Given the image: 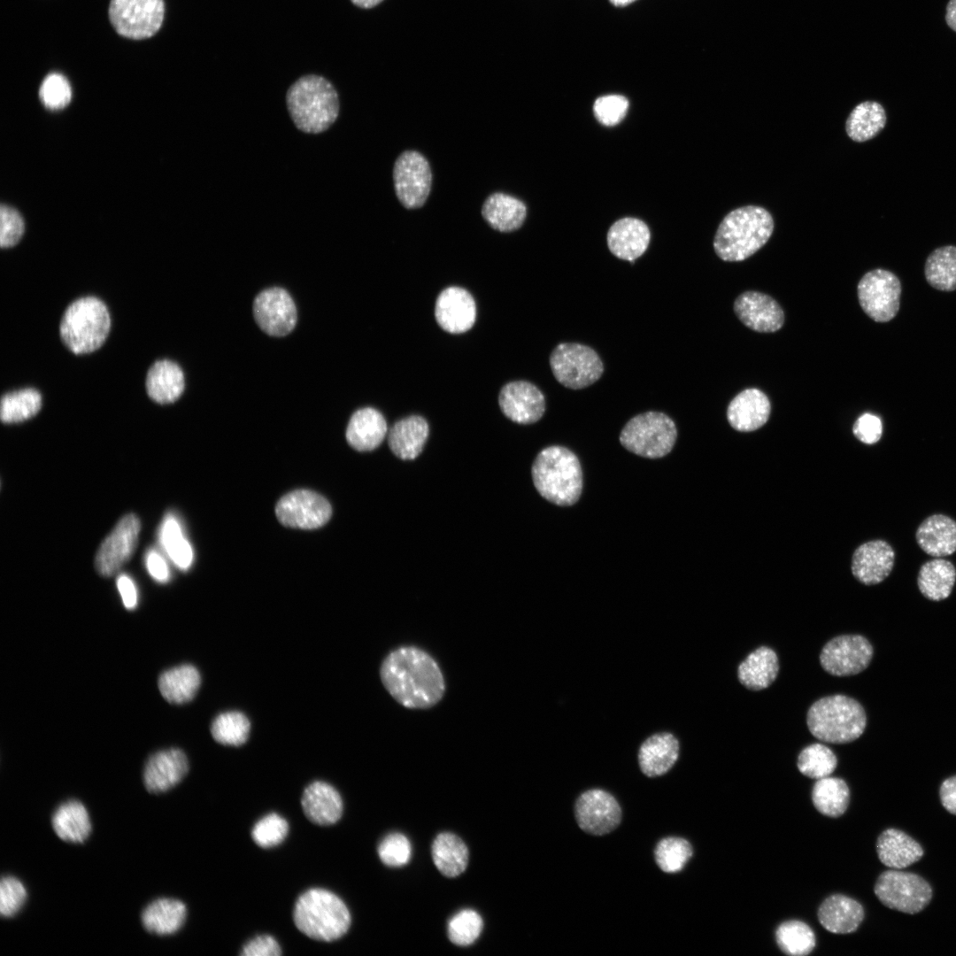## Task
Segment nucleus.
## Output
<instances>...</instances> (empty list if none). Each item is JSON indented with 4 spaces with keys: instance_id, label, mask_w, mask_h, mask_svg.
<instances>
[{
    "instance_id": "1",
    "label": "nucleus",
    "mask_w": 956,
    "mask_h": 956,
    "mask_svg": "<svg viewBox=\"0 0 956 956\" xmlns=\"http://www.w3.org/2000/svg\"><path fill=\"white\" fill-rule=\"evenodd\" d=\"M381 681L389 695L409 709L436 705L445 692L443 672L435 659L413 645L400 646L384 658Z\"/></svg>"
},
{
    "instance_id": "2",
    "label": "nucleus",
    "mask_w": 956,
    "mask_h": 956,
    "mask_svg": "<svg viewBox=\"0 0 956 956\" xmlns=\"http://www.w3.org/2000/svg\"><path fill=\"white\" fill-rule=\"evenodd\" d=\"M774 226L771 213L764 207L745 205L734 209L716 230L714 251L724 261H743L767 243Z\"/></svg>"
},
{
    "instance_id": "3",
    "label": "nucleus",
    "mask_w": 956,
    "mask_h": 956,
    "mask_svg": "<svg viewBox=\"0 0 956 956\" xmlns=\"http://www.w3.org/2000/svg\"><path fill=\"white\" fill-rule=\"evenodd\" d=\"M286 104L296 127L306 134L327 131L339 115V96L323 76L306 74L290 85Z\"/></svg>"
},
{
    "instance_id": "4",
    "label": "nucleus",
    "mask_w": 956,
    "mask_h": 956,
    "mask_svg": "<svg viewBox=\"0 0 956 956\" xmlns=\"http://www.w3.org/2000/svg\"><path fill=\"white\" fill-rule=\"evenodd\" d=\"M537 492L559 505L575 504L582 490V471L577 456L563 446H549L536 457L531 467Z\"/></svg>"
},
{
    "instance_id": "5",
    "label": "nucleus",
    "mask_w": 956,
    "mask_h": 956,
    "mask_svg": "<svg viewBox=\"0 0 956 956\" xmlns=\"http://www.w3.org/2000/svg\"><path fill=\"white\" fill-rule=\"evenodd\" d=\"M293 920L307 937L330 942L342 937L351 926V914L335 893L320 888L305 891L296 901Z\"/></svg>"
},
{
    "instance_id": "6",
    "label": "nucleus",
    "mask_w": 956,
    "mask_h": 956,
    "mask_svg": "<svg viewBox=\"0 0 956 956\" xmlns=\"http://www.w3.org/2000/svg\"><path fill=\"white\" fill-rule=\"evenodd\" d=\"M806 723L811 734L821 742L846 744L863 734L867 715L854 698L832 695L818 699L810 706Z\"/></svg>"
},
{
    "instance_id": "7",
    "label": "nucleus",
    "mask_w": 956,
    "mask_h": 956,
    "mask_svg": "<svg viewBox=\"0 0 956 956\" xmlns=\"http://www.w3.org/2000/svg\"><path fill=\"white\" fill-rule=\"evenodd\" d=\"M110 329L108 308L96 297H84L71 303L59 325L63 343L75 354H87L99 349Z\"/></svg>"
},
{
    "instance_id": "8",
    "label": "nucleus",
    "mask_w": 956,
    "mask_h": 956,
    "mask_svg": "<svg viewBox=\"0 0 956 956\" xmlns=\"http://www.w3.org/2000/svg\"><path fill=\"white\" fill-rule=\"evenodd\" d=\"M673 420L661 412L649 411L631 418L623 427L620 442L628 451L647 459L668 454L676 441Z\"/></svg>"
},
{
    "instance_id": "9",
    "label": "nucleus",
    "mask_w": 956,
    "mask_h": 956,
    "mask_svg": "<svg viewBox=\"0 0 956 956\" xmlns=\"http://www.w3.org/2000/svg\"><path fill=\"white\" fill-rule=\"evenodd\" d=\"M555 379L563 386L581 389L596 382L604 373L598 354L590 346L578 343H561L550 356Z\"/></svg>"
},
{
    "instance_id": "10",
    "label": "nucleus",
    "mask_w": 956,
    "mask_h": 956,
    "mask_svg": "<svg viewBox=\"0 0 956 956\" xmlns=\"http://www.w3.org/2000/svg\"><path fill=\"white\" fill-rule=\"evenodd\" d=\"M874 891L885 906L910 914L923 910L933 894L931 886L921 876L892 868L878 876Z\"/></svg>"
},
{
    "instance_id": "11",
    "label": "nucleus",
    "mask_w": 956,
    "mask_h": 956,
    "mask_svg": "<svg viewBox=\"0 0 956 956\" xmlns=\"http://www.w3.org/2000/svg\"><path fill=\"white\" fill-rule=\"evenodd\" d=\"M109 19L121 36L143 40L154 35L165 15L164 0H111Z\"/></svg>"
},
{
    "instance_id": "12",
    "label": "nucleus",
    "mask_w": 956,
    "mask_h": 956,
    "mask_svg": "<svg viewBox=\"0 0 956 956\" xmlns=\"http://www.w3.org/2000/svg\"><path fill=\"white\" fill-rule=\"evenodd\" d=\"M901 283L892 272L877 268L866 273L857 287L859 303L864 312L876 322L895 318L900 306Z\"/></svg>"
},
{
    "instance_id": "13",
    "label": "nucleus",
    "mask_w": 956,
    "mask_h": 956,
    "mask_svg": "<svg viewBox=\"0 0 956 956\" xmlns=\"http://www.w3.org/2000/svg\"><path fill=\"white\" fill-rule=\"evenodd\" d=\"M396 196L406 209L420 208L431 190L432 172L428 159L419 151L405 150L393 166Z\"/></svg>"
},
{
    "instance_id": "14",
    "label": "nucleus",
    "mask_w": 956,
    "mask_h": 956,
    "mask_svg": "<svg viewBox=\"0 0 956 956\" xmlns=\"http://www.w3.org/2000/svg\"><path fill=\"white\" fill-rule=\"evenodd\" d=\"M873 646L860 635L834 637L822 648L820 662L822 668L836 676H849L864 671L873 658Z\"/></svg>"
},
{
    "instance_id": "15",
    "label": "nucleus",
    "mask_w": 956,
    "mask_h": 956,
    "mask_svg": "<svg viewBox=\"0 0 956 956\" xmlns=\"http://www.w3.org/2000/svg\"><path fill=\"white\" fill-rule=\"evenodd\" d=\"M275 513L284 526L313 529L328 522L332 508L328 501L320 494L308 490H297L286 494L278 501Z\"/></svg>"
},
{
    "instance_id": "16",
    "label": "nucleus",
    "mask_w": 956,
    "mask_h": 956,
    "mask_svg": "<svg viewBox=\"0 0 956 956\" xmlns=\"http://www.w3.org/2000/svg\"><path fill=\"white\" fill-rule=\"evenodd\" d=\"M253 315L258 327L272 336H284L295 328L297 319L294 300L287 290L272 287L262 290L253 302Z\"/></svg>"
},
{
    "instance_id": "17",
    "label": "nucleus",
    "mask_w": 956,
    "mask_h": 956,
    "mask_svg": "<svg viewBox=\"0 0 956 956\" xmlns=\"http://www.w3.org/2000/svg\"><path fill=\"white\" fill-rule=\"evenodd\" d=\"M578 826L586 833L602 836L614 830L621 821V809L614 797L600 789L582 793L574 806Z\"/></svg>"
},
{
    "instance_id": "18",
    "label": "nucleus",
    "mask_w": 956,
    "mask_h": 956,
    "mask_svg": "<svg viewBox=\"0 0 956 956\" xmlns=\"http://www.w3.org/2000/svg\"><path fill=\"white\" fill-rule=\"evenodd\" d=\"M140 529V520L134 513L120 520L96 555L95 566L101 575L115 574L129 560L136 547Z\"/></svg>"
},
{
    "instance_id": "19",
    "label": "nucleus",
    "mask_w": 956,
    "mask_h": 956,
    "mask_svg": "<svg viewBox=\"0 0 956 956\" xmlns=\"http://www.w3.org/2000/svg\"><path fill=\"white\" fill-rule=\"evenodd\" d=\"M498 404L502 412L518 424L538 421L545 412V398L542 391L527 381L505 384L500 390Z\"/></svg>"
},
{
    "instance_id": "20",
    "label": "nucleus",
    "mask_w": 956,
    "mask_h": 956,
    "mask_svg": "<svg viewBox=\"0 0 956 956\" xmlns=\"http://www.w3.org/2000/svg\"><path fill=\"white\" fill-rule=\"evenodd\" d=\"M734 312L744 325L756 332H775L784 323V312L779 304L758 291L739 295L734 302Z\"/></svg>"
},
{
    "instance_id": "21",
    "label": "nucleus",
    "mask_w": 956,
    "mask_h": 956,
    "mask_svg": "<svg viewBox=\"0 0 956 956\" xmlns=\"http://www.w3.org/2000/svg\"><path fill=\"white\" fill-rule=\"evenodd\" d=\"M435 317L439 326L451 334L469 330L475 321L476 306L472 295L460 287H449L438 296Z\"/></svg>"
},
{
    "instance_id": "22",
    "label": "nucleus",
    "mask_w": 956,
    "mask_h": 956,
    "mask_svg": "<svg viewBox=\"0 0 956 956\" xmlns=\"http://www.w3.org/2000/svg\"><path fill=\"white\" fill-rule=\"evenodd\" d=\"M895 552L884 540H872L860 545L852 559L853 576L865 585L884 581L892 571Z\"/></svg>"
},
{
    "instance_id": "23",
    "label": "nucleus",
    "mask_w": 956,
    "mask_h": 956,
    "mask_svg": "<svg viewBox=\"0 0 956 956\" xmlns=\"http://www.w3.org/2000/svg\"><path fill=\"white\" fill-rule=\"evenodd\" d=\"M189 761L185 753L177 748L159 751L147 760L143 783L150 793H163L176 786L187 775Z\"/></svg>"
},
{
    "instance_id": "24",
    "label": "nucleus",
    "mask_w": 956,
    "mask_h": 956,
    "mask_svg": "<svg viewBox=\"0 0 956 956\" xmlns=\"http://www.w3.org/2000/svg\"><path fill=\"white\" fill-rule=\"evenodd\" d=\"M771 405L767 395L756 388L738 393L729 403L727 418L729 425L740 432H751L767 421Z\"/></svg>"
},
{
    "instance_id": "25",
    "label": "nucleus",
    "mask_w": 956,
    "mask_h": 956,
    "mask_svg": "<svg viewBox=\"0 0 956 956\" xmlns=\"http://www.w3.org/2000/svg\"><path fill=\"white\" fill-rule=\"evenodd\" d=\"M679 753L680 744L673 733L657 732L648 736L639 746L638 764L646 776H660L673 767Z\"/></svg>"
},
{
    "instance_id": "26",
    "label": "nucleus",
    "mask_w": 956,
    "mask_h": 956,
    "mask_svg": "<svg viewBox=\"0 0 956 956\" xmlns=\"http://www.w3.org/2000/svg\"><path fill=\"white\" fill-rule=\"evenodd\" d=\"M650 230L640 220L624 218L612 225L607 234V245L617 258L634 262L646 251Z\"/></svg>"
},
{
    "instance_id": "27",
    "label": "nucleus",
    "mask_w": 956,
    "mask_h": 956,
    "mask_svg": "<svg viewBox=\"0 0 956 956\" xmlns=\"http://www.w3.org/2000/svg\"><path fill=\"white\" fill-rule=\"evenodd\" d=\"M301 805L305 816L317 825H332L343 813V800L339 792L322 781H315L305 789Z\"/></svg>"
},
{
    "instance_id": "28",
    "label": "nucleus",
    "mask_w": 956,
    "mask_h": 956,
    "mask_svg": "<svg viewBox=\"0 0 956 956\" xmlns=\"http://www.w3.org/2000/svg\"><path fill=\"white\" fill-rule=\"evenodd\" d=\"M915 539L928 555L942 558L956 551V521L944 514L927 517L917 528Z\"/></svg>"
},
{
    "instance_id": "29",
    "label": "nucleus",
    "mask_w": 956,
    "mask_h": 956,
    "mask_svg": "<svg viewBox=\"0 0 956 956\" xmlns=\"http://www.w3.org/2000/svg\"><path fill=\"white\" fill-rule=\"evenodd\" d=\"M429 434L426 420L411 415L397 420L388 432V444L392 453L403 460L416 459L423 451Z\"/></svg>"
},
{
    "instance_id": "30",
    "label": "nucleus",
    "mask_w": 956,
    "mask_h": 956,
    "mask_svg": "<svg viewBox=\"0 0 956 956\" xmlns=\"http://www.w3.org/2000/svg\"><path fill=\"white\" fill-rule=\"evenodd\" d=\"M863 918L862 906L855 899L841 894L829 896L818 909L820 923L835 934L856 931Z\"/></svg>"
},
{
    "instance_id": "31",
    "label": "nucleus",
    "mask_w": 956,
    "mask_h": 956,
    "mask_svg": "<svg viewBox=\"0 0 956 956\" xmlns=\"http://www.w3.org/2000/svg\"><path fill=\"white\" fill-rule=\"evenodd\" d=\"M388 435V426L383 415L376 409L365 407L356 411L351 417L346 440L356 451H369L377 448Z\"/></svg>"
},
{
    "instance_id": "32",
    "label": "nucleus",
    "mask_w": 956,
    "mask_h": 956,
    "mask_svg": "<svg viewBox=\"0 0 956 956\" xmlns=\"http://www.w3.org/2000/svg\"><path fill=\"white\" fill-rule=\"evenodd\" d=\"M185 378L181 366L171 360L162 359L154 362L149 368L145 379L148 396L158 404L175 402L183 393Z\"/></svg>"
},
{
    "instance_id": "33",
    "label": "nucleus",
    "mask_w": 956,
    "mask_h": 956,
    "mask_svg": "<svg viewBox=\"0 0 956 956\" xmlns=\"http://www.w3.org/2000/svg\"><path fill=\"white\" fill-rule=\"evenodd\" d=\"M876 852L880 861L892 869H902L920 860L923 849L910 836L897 829L883 831L877 838Z\"/></svg>"
},
{
    "instance_id": "34",
    "label": "nucleus",
    "mask_w": 956,
    "mask_h": 956,
    "mask_svg": "<svg viewBox=\"0 0 956 956\" xmlns=\"http://www.w3.org/2000/svg\"><path fill=\"white\" fill-rule=\"evenodd\" d=\"M482 216L493 229L509 233L522 226L527 207L522 201L511 195L495 192L483 202Z\"/></svg>"
},
{
    "instance_id": "35",
    "label": "nucleus",
    "mask_w": 956,
    "mask_h": 956,
    "mask_svg": "<svg viewBox=\"0 0 956 956\" xmlns=\"http://www.w3.org/2000/svg\"><path fill=\"white\" fill-rule=\"evenodd\" d=\"M779 671L778 658L774 650L760 646L751 652L737 668L739 682L751 690L767 688Z\"/></svg>"
},
{
    "instance_id": "36",
    "label": "nucleus",
    "mask_w": 956,
    "mask_h": 956,
    "mask_svg": "<svg viewBox=\"0 0 956 956\" xmlns=\"http://www.w3.org/2000/svg\"><path fill=\"white\" fill-rule=\"evenodd\" d=\"M51 824L61 840L73 844L83 843L92 829L87 808L81 802L74 799L62 803L55 810Z\"/></svg>"
},
{
    "instance_id": "37",
    "label": "nucleus",
    "mask_w": 956,
    "mask_h": 956,
    "mask_svg": "<svg viewBox=\"0 0 956 956\" xmlns=\"http://www.w3.org/2000/svg\"><path fill=\"white\" fill-rule=\"evenodd\" d=\"M186 915L187 908L183 902L174 898H158L143 909L142 923L150 933L168 936L182 927Z\"/></svg>"
},
{
    "instance_id": "38",
    "label": "nucleus",
    "mask_w": 956,
    "mask_h": 956,
    "mask_svg": "<svg viewBox=\"0 0 956 956\" xmlns=\"http://www.w3.org/2000/svg\"><path fill=\"white\" fill-rule=\"evenodd\" d=\"M956 582L954 565L937 558L921 565L917 577L920 592L931 601H942L952 593Z\"/></svg>"
},
{
    "instance_id": "39",
    "label": "nucleus",
    "mask_w": 956,
    "mask_h": 956,
    "mask_svg": "<svg viewBox=\"0 0 956 956\" xmlns=\"http://www.w3.org/2000/svg\"><path fill=\"white\" fill-rule=\"evenodd\" d=\"M158 683L159 691L166 701L181 705L191 701L196 696L201 676L194 666L184 664L163 672Z\"/></svg>"
},
{
    "instance_id": "40",
    "label": "nucleus",
    "mask_w": 956,
    "mask_h": 956,
    "mask_svg": "<svg viewBox=\"0 0 956 956\" xmlns=\"http://www.w3.org/2000/svg\"><path fill=\"white\" fill-rule=\"evenodd\" d=\"M886 122V112L880 103L864 101L850 112L845 121V131L852 141L863 143L875 138L884 128Z\"/></svg>"
},
{
    "instance_id": "41",
    "label": "nucleus",
    "mask_w": 956,
    "mask_h": 956,
    "mask_svg": "<svg viewBox=\"0 0 956 956\" xmlns=\"http://www.w3.org/2000/svg\"><path fill=\"white\" fill-rule=\"evenodd\" d=\"M432 858L437 869L447 877H455L465 871L468 863V850L457 835L443 832L432 844Z\"/></svg>"
},
{
    "instance_id": "42",
    "label": "nucleus",
    "mask_w": 956,
    "mask_h": 956,
    "mask_svg": "<svg viewBox=\"0 0 956 956\" xmlns=\"http://www.w3.org/2000/svg\"><path fill=\"white\" fill-rule=\"evenodd\" d=\"M849 799L848 785L841 778L827 776L813 784V804L821 814L832 818L841 816L848 807Z\"/></svg>"
},
{
    "instance_id": "43",
    "label": "nucleus",
    "mask_w": 956,
    "mask_h": 956,
    "mask_svg": "<svg viewBox=\"0 0 956 956\" xmlns=\"http://www.w3.org/2000/svg\"><path fill=\"white\" fill-rule=\"evenodd\" d=\"M927 282L936 289H956V246L945 245L934 250L924 266Z\"/></svg>"
},
{
    "instance_id": "44",
    "label": "nucleus",
    "mask_w": 956,
    "mask_h": 956,
    "mask_svg": "<svg viewBox=\"0 0 956 956\" xmlns=\"http://www.w3.org/2000/svg\"><path fill=\"white\" fill-rule=\"evenodd\" d=\"M38 390L26 388L5 393L1 398L0 418L4 423H19L31 419L42 408Z\"/></svg>"
},
{
    "instance_id": "45",
    "label": "nucleus",
    "mask_w": 956,
    "mask_h": 956,
    "mask_svg": "<svg viewBox=\"0 0 956 956\" xmlns=\"http://www.w3.org/2000/svg\"><path fill=\"white\" fill-rule=\"evenodd\" d=\"M775 940L780 950L790 956H806L815 946V935L805 922L790 920L776 929Z\"/></svg>"
},
{
    "instance_id": "46",
    "label": "nucleus",
    "mask_w": 956,
    "mask_h": 956,
    "mask_svg": "<svg viewBox=\"0 0 956 956\" xmlns=\"http://www.w3.org/2000/svg\"><path fill=\"white\" fill-rule=\"evenodd\" d=\"M250 730V720L239 711L221 713L214 718L211 725L212 737L224 745L243 744L249 737Z\"/></svg>"
},
{
    "instance_id": "47",
    "label": "nucleus",
    "mask_w": 956,
    "mask_h": 956,
    "mask_svg": "<svg viewBox=\"0 0 956 956\" xmlns=\"http://www.w3.org/2000/svg\"><path fill=\"white\" fill-rule=\"evenodd\" d=\"M159 538L174 565L181 570L189 569L193 561L192 547L184 537L178 520L172 514L166 516Z\"/></svg>"
},
{
    "instance_id": "48",
    "label": "nucleus",
    "mask_w": 956,
    "mask_h": 956,
    "mask_svg": "<svg viewBox=\"0 0 956 956\" xmlns=\"http://www.w3.org/2000/svg\"><path fill=\"white\" fill-rule=\"evenodd\" d=\"M837 759L834 752L819 743L805 747L798 757L797 766L804 775L821 779L829 776L836 769Z\"/></svg>"
},
{
    "instance_id": "49",
    "label": "nucleus",
    "mask_w": 956,
    "mask_h": 956,
    "mask_svg": "<svg viewBox=\"0 0 956 956\" xmlns=\"http://www.w3.org/2000/svg\"><path fill=\"white\" fill-rule=\"evenodd\" d=\"M692 854L690 844L684 838L675 836L661 839L654 850L655 861L666 873L681 871Z\"/></svg>"
},
{
    "instance_id": "50",
    "label": "nucleus",
    "mask_w": 956,
    "mask_h": 956,
    "mask_svg": "<svg viewBox=\"0 0 956 956\" xmlns=\"http://www.w3.org/2000/svg\"><path fill=\"white\" fill-rule=\"evenodd\" d=\"M482 925V919L478 913L471 909L462 910L448 923L449 939L459 946L469 945L479 937Z\"/></svg>"
},
{
    "instance_id": "51",
    "label": "nucleus",
    "mask_w": 956,
    "mask_h": 956,
    "mask_svg": "<svg viewBox=\"0 0 956 956\" xmlns=\"http://www.w3.org/2000/svg\"><path fill=\"white\" fill-rule=\"evenodd\" d=\"M288 832L287 821L278 813H271L257 821L251 830V836L258 846L270 848L282 843Z\"/></svg>"
},
{
    "instance_id": "52",
    "label": "nucleus",
    "mask_w": 956,
    "mask_h": 956,
    "mask_svg": "<svg viewBox=\"0 0 956 956\" xmlns=\"http://www.w3.org/2000/svg\"><path fill=\"white\" fill-rule=\"evenodd\" d=\"M42 103L50 109L58 110L71 101V86L65 76L58 73L47 75L39 89Z\"/></svg>"
},
{
    "instance_id": "53",
    "label": "nucleus",
    "mask_w": 956,
    "mask_h": 956,
    "mask_svg": "<svg viewBox=\"0 0 956 956\" xmlns=\"http://www.w3.org/2000/svg\"><path fill=\"white\" fill-rule=\"evenodd\" d=\"M27 898L24 884L13 876H4L0 883V913L11 918L23 907Z\"/></svg>"
},
{
    "instance_id": "54",
    "label": "nucleus",
    "mask_w": 956,
    "mask_h": 956,
    "mask_svg": "<svg viewBox=\"0 0 956 956\" xmlns=\"http://www.w3.org/2000/svg\"><path fill=\"white\" fill-rule=\"evenodd\" d=\"M411 844L408 838L400 833H392L385 836L378 846L381 860L389 867L405 865L411 858Z\"/></svg>"
},
{
    "instance_id": "55",
    "label": "nucleus",
    "mask_w": 956,
    "mask_h": 956,
    "mask_svg": "<svg viewBox=\"0 0 956 956\" xmlns=\"http://www.w3.org/2000/svg\"><path fill=\"white\" fill-rule=\"evenodd\" d=\"M628 108V99L621 95L598 97L593 106L597 120L607 127L615 126L625 117Z\"/></svg>"
},
{
    "instance_id": "56",
    "label": "nucleus",
    "mask_w": 956,
    "mask_h": 956,
    "mask_svg": "<svg viewBox=\"0 0 956 956\" xmlns=\"http://www.w3.org/2000/svg\"><path fill=\"white\" fill-rule=\"evenodd\" d=\"M0 244L3 248L15 245L22 237L25 226L19 213L13 208L2 204L0 210Z\"/></svg>"
},
{
    "instance_id": "57",
    "label": "nucleus",
    "mask_w": 956,
    "mask_h": 956,
    "mask_svg": "<svg viewBox=\"0 0 956 956\" xmlns=\"http://www.w3.org/2000/svg\"><path fill=\"white\" fill-rule=\"evenodd\" d=\"M852 432L860 442L867 444L875 443L883 434L882 421L875 415L864 413L854 422Z\"/></svg>"
},
{
    "instance_id": "58",
    "label": "nucleus",
    "mask_w": 956,
    "mask_h": 956,
    "mask_svg": "<svg viewBox=\"0 0 956 956\" xmlns=\"http://www.w3.org/2000/svg\"><path fill=\"white\" fill-rule=\"evenodd\" d=\"M242 956H280L281 949L277 940L270 935H259L243 947Z\"/></svg>"
},
{
    "instance_id": "59",
    "label": "nucleus",
    "mask_w": 956,
    "mask_h": 956,
    "mask_svg": "<svg viewBox=\"0 0 956 956\" xmlns=\"http://www.w3.org/2000/svg\"><path fill=\"white\" fill-rule=\"evenodd\" d=\"M146 567L154 580L166 582L169 580V569L165 559L156 551H150L146 555Z\"/></svg>"
},
{
    "instance_id": "60",
    "label": "nucleus",
    "mask_w": 956,
    "mask_h": 956,
    "mask_svg": "<svg viewBox=\"0 0 956 956\" xmlns=\"http://www.w3.org/2000/svg\"><path fill=\"white\" fill-rule=\"evenodd\" d=\"M117 587L124 606L129 610L135 608L137 605V590L131 578L126 574L120 575L117 579Z\"/></svg>"
},
{
    "instance_id": "61",
    "label": "nucleus",
    "mask_w": 956,
    "mask_h": 956,
    "mask_svg": "<svg viewBox=\"0 0 956 956\" xmlns=\"http://www.w3.org/2000/svg\"><path fill=\"white\" fill-rule=\"evenodd\" d=\"M939 796L943 806L949 813L956 815V775L942 783Z\"/></svg>"
},
{
    "instance_id": "62",
    "label": "nucleus",
    "mask_w": 956,
    "mask_h": 956,
    "mask_svg": "<svg viewBox=\"0 0 956 956\" xmlns=\"http://www.w3.org/2000/svg\"><path fill=\"white\" fill-rule=\"evenodd\" d=\"M945 20L947 25L956 32V0H950L947 4Z\"/></svg>"
},
{
    "instance_id": "63",
    "label": "nucleus",
    "mask_w": 956,
    "mask_h": 956,
    "mask_svg": "<svg viewBox=\"0 0 956 956\" xmlns=\"http://www.w3.org/2000/svg\"><path fill=\"white\" fill-rule=\"evenodd\" d=\"M351 3L353 4H355L356 6L359 7V8L370 9V8H373V7L378 5L383 0H351Z\"/></svg>"
},
{
    "instance_id": "64",
    "label": "nucleus",
    "mask_w": 956,
    "mask_h": 956,
    "mask_svg": "<svg viewBox=\"0 0 956 956\" xmlns=\"http://www.w3.org/2000/svg\"><path fill=\"white\" fill-rule=\"evenodd\" d=\"M635 1H636V0H609V2H610V3H611V4H613V5H614V6H618V7H624V6H627V5H628V4H632V3H634Z\"/></svg>"
}]
</instances>
